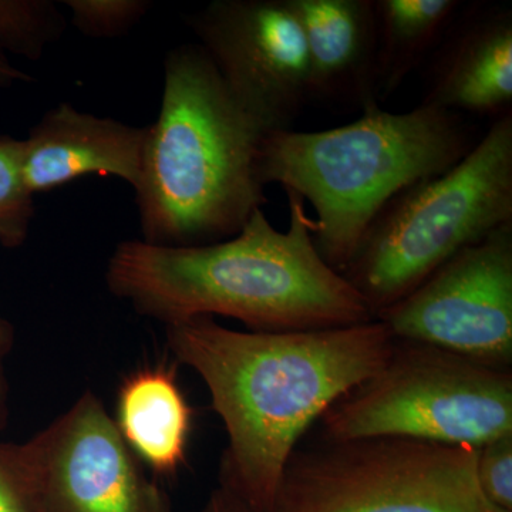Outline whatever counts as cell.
I'll return each instance as SVG.
<instances>
[{
	"label": "cell",
	"mask_w": 512,
	"mask_h": 512,
	"mask_svg": "<svg viewBox=\"0 0 512 512\" xmlns=\"http://www.w3.org/2000/svg\"><path fill=\"white\" fill-rule=\"evenodd\" d=\"M397 340L424 343L481 365L512 363V224L461 249L377 313Z\"/></svg>",
	"instance_id": "cell-8"
},
{
	"label": "cell",
	"mask_w": 512,
	"mask_h": 512,
	"mask_svg": "<svg viewBox=\"0 0 512 512\" xmlns=\"http://www.w3.org/2000/svg\"><path fill=\"white\" fill-rule=\"evenodd\" d=\"M19 451L40 512H174L93 392Z\"/></svg>",
	"instance_id": "cell-9"
},
{
	"label": "cell",
	"mask_w": 512,
	"mask_h": 512,
	"mask_svg": "<svg viewBox=\"0 0 512 512\" xmlns=\"http://www.w3.org/2000/svg\"><path fill=\"white\" fill-rule=\"evenodd\" d=\"M188 22L262 130H292L312 94L305 36L288 0H214Z\"/></svg>",
	"instance_id": "cell-10"
},
{
	"label": "cell",
	"mask_w": 512,
	"mask_h": 512,
	"mask_svg": "<svg viewBox=\"0 0 512 512\" xmlns=\"http://www.w3.org/2000/svg\"><path fill=\"white\" fill-rule=\"evenodd\" d=\"M66 30L52 0H0V52L39 60Z\"/></svg>",
	"instance_id": "cell-16"
},
{
	"label": "cell",
	"mask_w": 512,
	"mask_h": 512,
	"mask_svg": "<svg viewBox=\"0 0 512 512\" xmlns=\"http://www.w3.org/2000/svg\"><path fill=\"white\" fill-rule=\"evenodd\" d=\"M146 127H133L60 103L23 140V170L33 195L87 177H116L136 190Z\"/></svg>",
	"instance_id": "cell-11"
},
{
	"label": "cell",
	"mask_w": 512,
	"mask_h": 512,
	"mask_svg": "<svg viewBox=\"0 0 512 512\" xmlns=\"http://www.w3.org/2000/svg\"><path fill=\"white\" fill-rule=\"evenodd\" d=\"M512 224V113L443 174L397 195L342 275L373 316L409 295L461 249Z\"/></svg>",
	"instance_id": "cell-5"
},
{
	"label": "cell",
	"mask_w": 512,
	"mask_h": 512,
	"mask_svg": "<svg viewBox=\"0 0 512 512\" xmlns=\"http://www.w3.org/2000/svg\"><path fill=\"white\" fill-rule=\"evenodd\" d=\"M200 512H254L244 501L239 500L237 495L224 487H218L212 491L208 497L207 503L201 508Z\"/></svg>",
	"instance_id": "cell-21"
},
{
	"label": "cell",
	"mask_w": 512,
	"mask_h": 512,
	"mask_svg": "<svg viewBox=\"0 0 512 512\" xmlns=\"http://www.w3.org/2000/svg\"><path fill=\"white\" fill-rule=\"evenodd\" d=\"M12 339V326L5 320L0 319V396L3 393V386H5V382H3V357L12 345Z\"/></svg>",
	"instance_id": "cell-23"
},
{
	"label": "cell",
	"mask_w": 512,
	"mask_h": 512,
	"mask_svg": "<svg viewBox=\"0 0 512 512\" xmlns=\"http://www.w3.org/2000/svg\"><path fill=\"white\" fill-rule=\"evenodd\" d=\"M288 2L305 36L312 100L359 104L362 109L377 101L375 0Z\"/></svg>",
	"instance_id": "cell-13"
},
{
	"label": "cell",
	"mask_w": 512,
	"mask_h": 512,
	"mask_svg": "<svg viewBox=\"0 0 512 512\" xmlns=\"http://www.w3.org/2000/svg\"><path fill=\"white\" fill-rule=\"evenodd\" d=\"M320 419L330 441L407 437L480 448L512 433V373L396 339L375 375Z\"/></svg>",
	"instance_id": "cell-6"
},
{
	"label": "cell",
	"mask_w": 512,
	"mask_h": 512,
	"mask_svg": "<svg viewBox=\"0 0 512 512\" xmlns=\"http://www.w3.org/2000/svg\"><path fill=\"white\" fill-rule=\"evenodd\" d=\"M477 456L407 437L296 448L268 512H501L478 487Z\"/></svg>",
	"instance_id": "cell-7"
},
{
	"label": "cell",
	"mask_w": 512,
	"mask_h": 512,
	"mask_svg": "<svg viewBox=\"0 0 512 512\" xmlns=\"http://www.w3.org/2000/svg\"><path fill=\"white\" fill-rule=\"evenodd\" d=\"M28 73L22 72L9 62L8 56L0 52V86H12L15 83L32 82Z\"/></svg>",
	"instance_id": "cell-22"
},
{
	"label": "cell",
	"mask_w": 512,
	"mask_h": 512,
	"mask_svg": "<svg viewBox=\"0 0 512 512\" xmlns=\"http://www.w3.org/2000/svg\"><path fill=\"white\" fill-rule=\"evenodd\" d=\"M146 131L134 190L141 241L160 247L224 241L268 201L259 177L266 133L200 45L168 53L160 113Z\"/></svg>",
	"instance_id": "cell-3"
},
{
	"label": "cell",
	"mask_w": 512,
	"mask_h": 512,
	"mask_svg": "<svg viewBox=\"0 0 512 512\" xmlns=\"http://www.w3.org/2000/svg\"><path fill=\"white\" fill-rule=\"evenodd\" d=\"M286 194L291 207L286 231H278L258 210L235 237L214 244L121 242L107 262L110 292L138 315L165 325L224 316L251 332L279 333L375 319L363 296L320 256L305 201Z\"/></svg>",
	"instance_id": "cell-2"
},
{
	"label": "cell",
	"mask_w": 512,
	"mask_h": 512,
	"mask_svg": "<svg viewBox=\"0 0 512 512\" xmlns=\"http://www.w3.org/2000/svg\"><path fill=\"white\" fill-rule=\"evenodd\" d=\"M511 103L512 13L480 6L441 50L423 104L498 119L511 113Z\"/></svg>",
	"instance_id": "cell-12"
},
{
	"label": "cell",
	"mask_w": 512,
	"mask_h": 512,
	"mask_svg": "<svg viewBox=\"0 0 512 512\" xmlns=\"http://www.w3.org/2000/svg\"><path fill=\"white\" fill-rule=\"evenodd\" d=\"M377 101L399 89L453 25L458 0H375Z\"/></svg>",
	"instance_id": "cell-15"
},
{
	"label": "cell",
	"mask_w": 512,
	"mask_h": 512,
	"mask_svg": "<svg viewBox=\"0 0 512 512\" xmlns=\"http://www.w3.org/2000/svg\"><path fill=\"white\" fill-rule=\"evenodd\" d=\"M117 427L140 461L156 476L174 477L184 466L192 409L165 365L130 373L117 394Z\"/></svg>",
	"instance_id": "cell-14"
},
{
	"label": "cell",
	"mask_w": 512,
	"mask_h": 512,
	"mask_svg": "<svg viewBox=\"0 0 512 512\" xmlns=\"http://www.w3.org/2000/svg\"><path fill=\"white\" fill-rule=\"evenodd\" d=\"M477 481L485 500L501 512H512V433L478 448Z\"/></svg>",
	"instance_id": "cell-19"
},
{
	"label": "cell",
	"mask_w": 512,
	"mask_h": 512,
	"mask_svg": "<svg viewBox=\"0 0 512 512\" xmlns=\"http://www.w3.org/2000/svg\"><path fill=\"white\" fill-rule=\"evenodd\" d=\"M167 345L210 392L228 447L220 487L268 512L299 440L333 403L375 375L396 338L380 320L305 332H239L211 318L165 325Z\"/></svg>",
	"instance_id": "cell-1"
},
{
	"label": "cell",
	"mask_w": 512,
	"mask_h": 512,
	"mask_svg": "<svg viewBox=\"0 0 512 512\" xmlns=\"http://www.w3.org/2000/svg\"><path fill=\"white\" fill-rule=\"evenodd\" d=\"M33 217L35 202L23 170V140L0 134V245L22 247Z\"/></svg>",
	"instance_id": "cell-17"
},
{
	"label": "cell",
	"mask_w": 512,
	"mask_h": 512,
	"mask_svg": "<svg viewBox=\"0 0 512 512\" xmlns=\"http://www.w3.org/2000/svg\"><path fill=\"white\" fill-rule=\"evenodd\" d=\"M74 28L93 39L126 35L153 8L150 0H63Z\"/></svg>",
	"instance_id": "cell-18"
},
{
	"label": "cell",
	"mask_w": 512,
	"mask_h": 512,
	"mask_svg": "<svg viewBox=\"0 0 512 512\" xmlns=\"http://www.w3.org/2000/svg\"><path fill=\"white\" fill-rule=\"evenodd\" d=\"M471 143L457 113L421 103L407 113L367 104L346 126L266 134L262 184H279L315 208L312 237L326 264L342 274L367 229L407 188L456 165Z\"/></svg>",
	"instance_id": "cell-4"
},
{
	"label": "cell",
	"mask_w": 512,
	"mask_h": 512,
	"mask_svg": "<svg viewBox=\"0 0 512 512\" xmlns=\"http://www.w3.org/2000/svg\"><path fill=\"white\" fill-rule=\"evenodd\" d=\"M0 512H40L19 446H0Z\"/></svg>",
	"instance_id": "cell-20"
}]
</instances>
